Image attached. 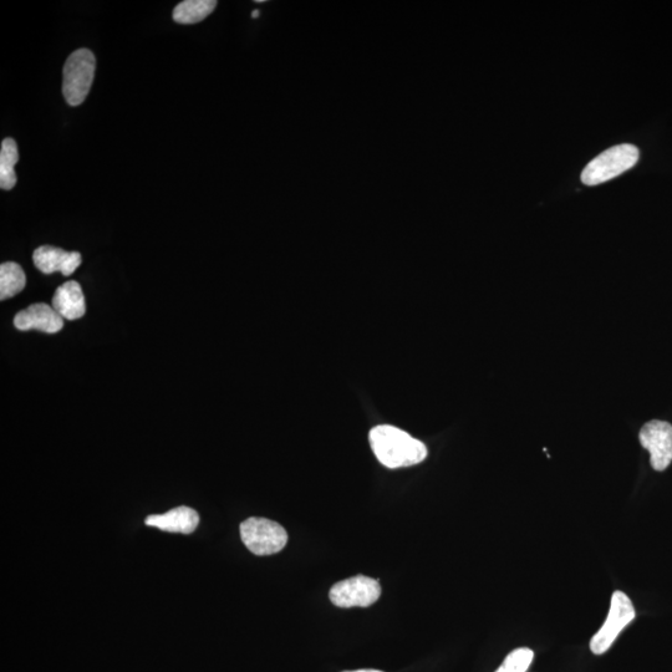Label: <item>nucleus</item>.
<instances>
[{
  "instance_id": "nucleus-1",
  "label": "nucleus",
  "mask_w": 672,
  "mask_h": 672,
  "mask_svg": "<svg viewBox=\"0 0 672 672\" xmlns=\"http://www.w3.org/2000/svg\"><path fill=\"white\" fill-rule=\"evenodd\" d=\"M369 440L376 458L388 468L414 466L427 457V448L421 441L394 426L374 427Z\"/></svg>"
},
{
  "instance_id": "nucleus-2",
  "label": "nucleus",
  "mask_w": 672,
  "mask_h": 672,
  "mask_svg": "<svg viewBox=\"0 0 672 672\" xmlns=\"http://www.w3.org/2000/svg\"><path fill=\"white\" fill-rule=\"evenodd\" d=\"M639 161V150L634 145L623 144L612 147L585 166L582 182L587 186H597L618 177Z\"/></svg>"
},
{
  "instance_id": "nucleus-3",
  "label": "nucleus",
  "mask_w": 672,
  "mask_h": 672,
  "mask_svg": "<svg viewBox=\"0 0 672 672\" xmlns=\"http://www.w3.org/2000/svg\"><path fill=\"white\" fill-rule=\"evenodd\" d=\"M95 70V55L88 49L76 50L66 60L63 71V94L70 106H79L88 98Z\"/></svg>"
},
{
  "instance_id": "nucleus-4",
  "label": "nucleus",
  "mask_w": 672,
  "mask_h": 672,
  "mask_svg": "<svg viewBox=\"0 0 672 672\" xmlns=\"http://www.w3.org/2000/svg\"><path fill=\"white\" fill-rule=\"evenodd\" d=\"M241 538L249 551L261 557L282 551L288 542V534L279 523L257 517L241 524Z\"/></svg>"
},
{
  "instance_id": "nucleus-5",
  "label": "nucleus",
  "mask_w": 672,
  "mask_h": 672,
  "mask_svg": "<svg viewBox=\"0 0 672 672\" xmlns=\"http://www.w3.org/2000/svg\"><path fill=\"white\" fill-rule=\"evenodd\" d=\"M636 618V612L628 595L615 592L610 603L609 614L602 628L590 640V650L594 655H603L612 648L621 631Z\"/></svg>"
},
{
  "instance_id": "nucleus-6",
  "label": "nucleus",
  "mask_w": 672,
  "mask_h": 672,
  "mask_svg": "<svg viewBox=\"0 0 672 672\" xmlns=\"http://www.w3.org/2000/svg\"><path fill=\"white\" fill-rule=\"evenodd\" d=\"M381 587L378 580L356 575L333 585L329 598L338 608H368L378 602Z\"/></svg>"
},
{
  "instance_id": "nucleus-7",
  "label": "nucleus",
  "mask_w": 672,
  "mask_h": 672,
  "mask_svg": "<svg viewBox=\"0 0 672 672\" xmlns=\"http://www.w3.org/2000/svg\"><path fill=\"white\" fill-rule=\"evenodd\" d=\"M641 446L650 453V462L655 471H665L672 462V426L669 422L654 420L640 431Z\"/></svg>"
},
{
  "instance_id": "nucleus-8",
  "label": "nucleus",
  "mask_w": 672,
  "mask_h": 672,
  "mask_svg": "<svg viewBox=\"0 0 672 672\" xmlns=\"http://www.w3.org/2000/svg\"><path fill=\"white\" fill-rule=\"evenodd\" d=\"M14 325L22 332L35 329L47 334H56L64 328V319L55 312L52 305L38 303L15 315Z\"/></svg>"
},
{
  "instance_id": "nucleus-9",
  "label": "nucleus",
  "mask_w": 672,
  "mask_h": 672,
  "mask_svg": "<svg viewBox=\"0 0 672 672\" xmlns=\"http://www.w3.org/2000/svg\"><path fill=\"white\" fill-rule=\"evenodd\" d=\"M35 267L44 274L60 272L65 277L71 276L81 264L79 252H68L53 246H42L33 254Z\"/></svg>"
},
{
  "instance_id": "nucleus-10",
  "label": "nucleus",
  "mask_w": 672,
  "mask_h": 672,
  "mask_svg": "<svg viewBox=\"0 0 672 672\" xmlns=\"http://www.w3.org/2000/svg\"><path fill=\"white\" fill-rule=\"evenodd\" d=\"M198 523H200L198 513L186 506L171 509L164 514H152L146 518L147 526L171 533L191 534L196 531Z\"/></svg>"
},
{
  "instance_id": "nucleus-11",
  "label": "nucleus",
  "mask_w": 672,
  "mask_h": 672,
  "mask_svg": "<svg viewBox=\"0 0 672 672\" xmlns=\"http://www.w3.org/2000/svg\"><path fill=\"white\" fill-rule=\"evenodd\" d=\"M52 307L63 319L83 318L86 313V304L81 285L75 280L60 285L54 294Z\"/></svg>"
},
{
  "instance_id": "nucleus-12",
  "label": "nucleus",
  "mask_w": 672,
  "mask_h": 672,
  "mask_svg": "<svg viewBox=\"0 0 672 672\" xmlns=\"http://www.w3.org/2000/svg\"><path fill=\"white\" fill-rule=\"evenodd\" d=\"M217 7L216 0H185L173 10L178 24H196L205 20Z\"/></svg>"
},
{
  "instance_id": "nucleus-13",
  "label": "nucleus",
  "mask_w": 672,
  "mask_h": 672,
  "mask_svg": "<svg viewBox=\"0 0 672 672\" xmlns=\"http://www.w3.org/2000/svg\"><path fill=\"white\" fill-rule=\"evenodd\" d=\"M19 152L17 142L13 139H5L0 151V187L9 191L17 185V175L14 167L18 164Z\"/></svg>"
},
{
  "instance_id": "nucleus-14",
  "label": "nucleus",
  "mask_w": 672,
  "mask_h": 672,
  "mask_svg": "<svg viewBox=\"0 0 672 672\" xmlns=\"http://www.w3.org/2000/svg\"><path fill=\"white\" fill-rule=\"evenodd\" d=\"M27 277L18 263L7 262L0 266V299L15 297L23 292Z\"/></svg>"
},
{
  "instance_id": "nucleus-15",
  "label": "nucleus",
  "mask_w": 672,
  "mask_h": 672,
  "mask_svg": "<svg viewBox=\"0 0 672 672\" xmlns=\"http://www.w3.org/2000/svg\"><path fill=\"white\" fill-rule=\"evenodd\" d=\"M534 659L533 650L528 648H519L513 650L511 654L504 659L500 669L496 672H527Z\"/></svg>"
},
{
  "instance_id": "nucleus-16",
  "label": "nucleus",
  "mask_w": 672,
  "mask_h": 672,
  "mask_svg": "<svg viewBox=\"0 0 672 672\" xmlns=\"http://www.w3.org/2000/svg\"><path fill=\"white\" fill-rule=\"evenodd\" d=\"M346 672H383L379 670H358V671H346Z\"/></svg>"
},
{
  "instance_id": "nucleus-17",
  "label": "nucleus",
  "mask_w": 672,
  "mask_h": 672,
  "mask_svg": "<svg viewBox=\"0 0 672 672\" xmlns=\"http://www.w3.org/2000/svg\"><path fill=\"white\" fill-rule=\"evenodd\" d=\"M258 14H259L258 10H257V12H253V18H257Z\"/></svg>"
}]
</instances>
